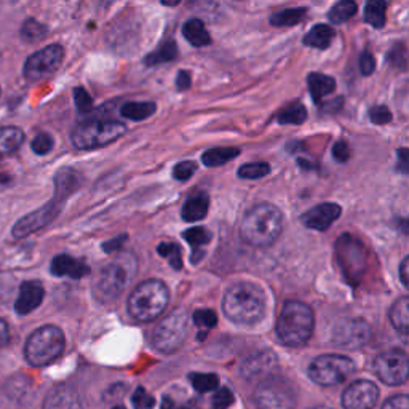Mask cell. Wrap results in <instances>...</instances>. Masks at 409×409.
Returning <instances> with one entry per match:
<instances>
[{
    "label": "cell",
    "mask_w": 409,
    "mask_h": 409,
    "mask_svg": "<svg viewBox=\"0 0 409 409\" xmlns=\"http://www.w3.org/2000/svg\"><path fill=\"white\" fill-rule=\"evenodd\" d=\"M223 309L233 323L256 325L266 313V294L258 285L237 282L226 291Z\"/></svg>",
    "instance_id": "6da1fadb"
},
{
    "label": "cell",
    "mask_w": 409,
    "mask_h": 409,
    "mask_svg": "<svg viewBox=\"0 0 409 409\" xmlns=\"http://www.w3.org/2000/svg\"><path fill=\"white\" fill-rule=\"evenodd\" d=\"M283 214L272 203L254 204L245 214L240 226V235L251 247L264 248L282 235Z\"/></svg>",
    "instance_id": "7a4b0ae2"
},
{
    "label": "cell",
    "mask_w": 409,
    "mask_h": 409,
    "mask_svg": "<svg viewBox=\"0 0 409 409\" xmlns=\"http://www.w3.org/2000/svg\"><path fill=\"white\" fill-rule=\"evenodd\" d=\"M315 315L306 302L286 301L277 320V336L288 347H302L312 337Z\"/></svg>",
    "instance_id": "3957f363"
},
{
    "label": "cell",
    "mask_w": 409,
    "mask_h": 409,
    "mask_svg": "<svg viewBox=\"0 0 409 409\" xmlns=\"http://www.w3.org/2000/svg\"><path fill=\"white\" fill-rule=\"evenodd\" d=\"M169 302V290L162 280H145L128 299V312L138 321H152L165 312Z\"/></svg>",
    "instance_id": "277c9868"
},
{
    "label": "cell",
    "mask_w": 409,
    "mask_h": 409,
    "mask_svg": "<svg viewBox=\"0 0 409 409\" xmlns=\"http://www.w3.org/2000/svg\"><path fill=\"white\" fill-rule=\"evenodd\" d=\"M64 344H66L64 335L58 326H42V328L34 331L27 339L25 347L26 360L29 361V365L37 368L50 365L63 353Z\"/></svg>",
    "instance_id": "5b68a950"
},
{
    "label": "cell",
    "mask_w": 409,
    "mask_h": 409,
    "mask_svg": "<svg viewBox=\"0 0 409 409\" xmlns=\"http://www.w3.org/2000/svg\"><path fill=\"white\" fill-rule=\"evenodd\" d=\"M126 128L117 120H90L72 131V143L77 149L90 150L114 143L124 136Z\"/></svg>",
    "instance_id": "8992f818"
},
{
    "label": "cell",
    "mask_w": 409,
    "mask_h": 409,
    "mask_svg": "<svg viewBox=\"0 0 409 409\" xmlns=\"http://www.w3.org/2000/svg\"><path fill=\"white\" fill-rule=\"evenodd\" d=\"M189 331V317L184 309H174L152 331V346L159 352L173 353L183 347Z\"/></svg>",
    "instance_id": "52a82bcc"
},
{
    "label": "cell",
    "mask_w": 409,
    "mask_h": 409,
    "mask_svg": "<svg viewBox=\"0 0 409 409\" xmlns=\"http://www.w3.org/2000/svg\"><path fill=\"white\" fill-rule=\"evenodd\" d=\"M355 372V363L344 355H320L309 366V377L321 387L346 382Z\"/></svg>",
    "instance_id": "ba28073f"
},
{
    "label": "cell",
    "mask_w": 409,
    "mask_h": 409,
    "mask_svg": "<svg viewBox=\"0 0 409 409\" xmlns=\"http://www.w3.org/2000/svg\"><path fill=\"white\" fill-rule=\"evenodd\" d=\"M258 409H296V394L286 379L268 376L254 391Z\"/></svg>",
    "instance_id": "9c48e42d"
},
{
    "label": "cell",
    "mask_w": 409,
    "mask_h": 409,
    "mask_svg": "<svg viewBox=\"0 0 409 409\" xmlns=\"http://www.w3.org/2000/svg\"><path fill=\"white\" fill-rule=\"evenodd\" d=\"M372 371L387 385H401L409 377V355L403 350H387L372 361Z\"/></svg>",
    "instance_id": "30bf717a"
},
{
    "label": "cell",
    "mask_w": 409,
    "mask_h": 409,
    "mask_svg": "<svg viewBox=\"0 0 409 409\" xmlns=\"http://www.w3.org/2000/svg\"><path fill=\"white\" fill-rule=\"evenodd\" d=\"M64 60V48L53 44L45 46L27 58L25 64V77L27 82H40L53 75Z\"/></svg>",
    "instance_id": "8fae6325"
},
{
    "label": "cell",
    "mask_w": 409,
    "mask_h": 409,
    "mask_svg": "<svg viewBox=\"0 0 409 409\" xmlns=\"http://www.w3.org/2000/svg\"><path fill=\"white\" fill-rule=\"evenodd\" d=\"M128 282L126 268L115 262L103 267L93 283V296L101 302H112L122 294Z\"/></svg>",
    "instance_id": "7c38bea8"
},
{
    "label": "cell",
    "mask_w": 409,
    "mask_h": 409,
    "mask_svg": "<svg viewBox=\"0 0 409 409\" xmlns=\"http://www.w3.org/2000/svg\"><path fill=\"white\" fill-rule=\"evenodd\" d=\"M371 339V326L361 318L342 320L332 331V344L341 349L355 350L368 344Z\"/></svg>",
    "instance_id": "4fadbf2b"
},
{
    "label": "cell",
    "mask_w": 409,
    "mask_h": 409,
    "mask_svg": "<svg viewBox=\"0 0 409 409\" xmlns=\"http://www.w3.org/2000/svg\"><path fill=\"white\" fill-rule=\"evenodd\" d=\"M337 259L344 273L350 280H358L366 267V254L360 242L352 235H342L336 245Z\"/></svg>",
    "instance_id": "5bb4252c"
},
{
    "label": "cell",
    "mask_w": 409,
    "mask_h": 409,
    "mask_svg": "<svg viewBox=\"0 0 409 409\" xmlns=\"http://www.w3.org/2000/svg\"><path fill=\"white\" fill-rule=\"evenodd\" d=\"M61 204L63 202L55 198V200H51L50 203L44 204L42 208H39L36 212H32L31 214H27L22 219H20L13 227L15 238H25L27 235H31V233L40 231L42 227L48 226L51 221L60 214Z\"/></svg>",
    "instance_id": "9a60e30c"
},
{
    "label": "cell",
    "mask_w": 409,
    "mask_h": 409,
    "mask_svg": "<svg viewBox=\"0 0 409 409\" xmlns=\"http://www.w3.org/2000/svg\"><path fill=\"white\" fill-rule=\"evenodd\" d=\"M379 400L377 385L371 381H355L344 390V409H372Z\"/></svg>",
    "instance_id": "2e32d148"
},
{
    "label": "cell",
    "mask_w": 409,
    "mask_h": 409,
    "mask_svg": "<svg viewBox=\"0 0 409 409\" xmlns=\"http://www.w3.org/2000/svg\"><path fill=\"white\" fill-rule=\"evenodd\" d=\"M341 207L337 203H321L302 214V224L313 231H326L341 216Z\"/></svg>",
    "instance_id": "e0dca14e"
},
{
    "label": "cell",
    "mask_w": 409,
    "mask_h": 409,
    "mask_svg": "<svg viewBox=\"0 0 409 409\" xmlns=\"http://www.w3.org/2000/svg\"><path fill=\"white\" fill-rule=\"evenodd\" d=\"M277 368V356L271 350L249 355L242 363L240 372L247 379L262 377V381L271 376V372Z\"/></svg>",
    "instance_id": "ac0fdd59"
},
{
    "label": "cell",
    "mask_w": 409,
    "mask_h": 409,
    "mask_svg": "<svg viewBox=\"0 0 409 409\" xmlns=\"http://www.w3.org/2000/svg\"><path fill=\"white\" fill-rule=\"evenodd\" d=\"M45 290L39 282H25L20 288V296L15 302V311L21 315H27L42 304Z\"/></svg>",
    "instance_id": "d6986e66"
},
{
    "label": "cell",
    "mask_w": 409,
    "mask_h": 409,
    "mask_svg": "<svg viewBox=\"0 0 409 409\" xmlns=\"http://www.w3.org/2000/svg\"><path fill=\"white\" fill-rule=\"evenodd\" d=\"M42 409H84L80 396L67 385H58L45 396Z\"/></svg>",
    "instance_id": "ffe728a7"
},
{
    "label": "cell",
    "mask_w": 409,
    "mask_h": 409,
    "mask_svg": "<svg viewBox=\"0 0 409 409\" xmlns=\"http://www.w3.org/2000/svg\"><path fill=\"white\" fill-rule=\"evenodd\" d=\"M51 273L58 277H71V278H84L90 273V267L85 264L84 261L67 254L55 256L51 261Z\"/></svg>",
    "instance_id": "44dd1931"
},
{
    "label": "cell",
    "mask_w": 409,
    "mask_h": 409,
    "mask_svg": "<svg viewBox=\"0 0 409 409\" xmlns=\"http://www.w3.org/2000/svg\"><path fill=\"white\" fill-rule=\"evenodd\" d=\"M82 184V174L77 169L72 168H63L55 178V190H56V200L63 202L75 190L79 189Z\"/></svg>",
    "instance_id": "7402d4cb"
},
{
    "label": "cell",
    "mask_w": 409,
    "mask_h": 409,
    "mask_svg": "<svg viewBox=\"0 0 409 409\" xmlns=\"http://www.w3.org/2000/svg\"><path fill=\"white\" fill-rule=\"evenodd\" d=\"M209 208V197L204 192H197L190 195L183 204V219L187 223H195L202 221L208 214Z\"/></svg>",
    "instance_id": "603a6c76"
},
{
    "label": "cell",
    "mask_w": 409,
    "mask_h": 409,
    "mask_svg": "<svg viewBox=\"0 0 409 409\" xmlns=\"http://www.w3.org/2000/svg\"><path fill=\"white\" fill-rule=\"evenodd\" d=\"M25 141V133L18 126H4L0 128V159L13 154L21 148Z\"/></svg>",
    "instance_id": "cb8c5ba5"
},
{
    "label": "cell",
    "mask_w": 409,
    "mask_h": 409,
    "mask_svg": "<svg viewBox=\"0 0 409 409\" xmlns=\"http://www.w3.org/2000/svg\"><path fill=\"white\" fill-rule=\"evenodd\" d=\"M183 34L187 39V42L194 46H207L212 44V36L207 31L203 22L197 18L189 20L183 27Z\"/></svg>",
    "instance_id": "d4e9b609"
},
{
    "label": "cell",
    "mask_w": 409,
    "mask_h": 409,
    "mask_svg": "<svg viewBox=\"0 0 409 409\" xmlns=\"http://www.w3.org/2000/svg\"><path fill=\"white\" fill-rule=\"evenodd\" d=\"M332 39H335V29L326 25H317L304 37V45L318 50H326L331 45Z\"/></svg>",
    "instance_id": "484cf974"
},
{
    "label": "cell",
    "mask_w": 409,
    "mask_h": 409,
    "mask_svg": "<svg viewBox=\"0 0 409 409\" xmlns=\"http://www.w3.org/2000/svg\"><path fill=\"white\" fill-rule=\"evenodd\" d=\"M390 321L396 331L409 335V296L400 297L390 309Z\"/></svg>",
    "instance_id": "4316f807"
},
{
    "label": "cell",
    "mask_w": 409,
    "mask_h": 409,
    "mask_svg": "<svg viewBox=\"0 0 409 409\" xmlns=\"http://www.w3.org/2000/svg\"><path fill=\"white\" fill-rule=\"evenodd\" d=\"M309 89H311V93L315 101L320 103L325 96H328L335 91L336 80L330 77V75L313 72L309 75Z\"/></svg>",
    "instance_id": "83f0119b"
},
{
    "label": "cell",
    "mask_w": 409,
    "mask_h": 409,
    "mask_svg": "<svg viewBox=\"0 0 409 409\" xmlns=\"http://www.w3.org/2000/svg\"><path fill=\"white\" fill-rule=\"evenodd\" d=\"M240 154V150L237 148H214L204 152L202 155V162L209 168L221 167L224 163L231 162L232 159H235Z\"/></svg>",
    "instance_id": "f1b7e54d"
},
{
    "label": "cell",
    "mask_w": 409,
    "mask_h": 409,
    "mask_svg": "<svg viewBox=\"0 0 409 409\" xmlns=\"http://www.w3.org/2000/svg\"><path fill=\"white\" fill-rule=\"evenodd\" d=\"M306 15H307L306 8H288L273 13L271 22L277 27H291L297 25V22H301L306 18Z\"/></svg>",
    "instance_id": "f546056e"
},
{
    "label": "cell",
    "mask_w": 409,
    "mask_h": 409,
    "mask_svg": "<svg viewBox=\"0 0 409 409\" xmlns=\"http://www.w3.org/2000/svg\"><path fill=\"white\" fill-rule=\"evenodd\" d=\"M157 110V106L154 103H126L125 106H122V115L126 117L130 120L141 122L149 119V117Z\"/></svg>",
    "instance_id": "4dcf8cb0"
},
{
    "label": "cell",
    "mask_w": 409,
    "mask_h": 409,
    "mask_svg": "<svg viewBox=\"0 0 409 409\" xmlns=\"http://www.w3.org/2000/svg\"><path fill=\"white\" fill-rule=\"evenodd\" d=\"M178 56V46L173 40H167L165 44H162L159 48L145 58V64L148 66H157V64H163V63H169L173 61L174 58Z\"/></svg>",
    "instance_id": "1f68e13d"
},
{
    "label": "cell",
    "mask_w": 409,
    "mask_h": 409,
    "mask_svg": "<svg viewBox=\"0 0 409 409\" xmlns=\"http://www.w3.org/2000/svg\"><path fill=\"white\" fill-rule=\"evenodd\" d=\"M385 11H387V4L381 0H372L366 4L365 8V21L372 27L381 29L385 26Z\"/></svg>",
    "instance_id": "d6a6232c"
},
{
    "label": "cell",
    "mask_w": 409,
    "mask_h": 409,
    "mask_svg": "<svg viewBox=\"0 0 409 409\" xmlns=\"http://www.w3.org/2000/svg\"><path fill=\"white\" fill-rule=\"evenodd\" d=\"M306 119H307V110L301 103L290 104V106L285 108L277 117V120L280 122V124H286V125L288 124L301 125L302 122H306Z\"/></svg>",
    "instance_id": "836d02e7"
},
{
    "label": "cell",
    "mask_w": 409,
    "mask_h": 409,
    "mask_svg": "<svg viewBox=\"0 0 409 409\" xmlns=\"http://www.w3.org/2000/svg\"><path fill=\"white\" fill-rule=\"evenodd\" d=\"M356 13V4L352 0H342V2L336 4L335 7L330 10V20L335 25H341V22L349 21Z\"/></svg>",
    "instance_id": "e575fe53"
},
{
    "label": "cell",
    "mask_w": 409,
    "mask_h": 409,
    "mask_svg": "<svg viewBox=\"0 0 409 409\" xmlns=\"http://www.w3.org/2000/svg\"><path fill=\"white\" fill-rule=\"evenodd\" d=\"M159 254L162 258L168 259L169 266H171L174 271H181L183 268V251H181V247L176 243H162L159 245Z\"/></svg>",
    "instance_id": "d590c367"
},
{
    "label": "cell",
    "mask_w": 409,
    "mask_h": 409,
    "mask_svg": "<svg viewBox=\"0 0 409 409\" xmlns=\"http://www.w3.org/2000/svg\"><path fill=\"white\" fill-rule=\"evenodd\" d=\"M190 382L194 385V389L200 394H208L218 389L219 377L216 374H204V372H195L190 374Z\"/></svg>",
    "instance_id": "8d00e7d4"
},
{
    "label": "cell",
    "mask_w": 409,
    "mask_h": 409,
    "mask_svg": "<svg viewBox=\"0 0 409 409\" xmlns=\"http://www.w3.org/2000/svg\"><path fill=\"white\" fill-rule=\"evenodd\" d=\"M183 237L186 238L187 242L190 243V247L194 248L195 253H197L198 248L204 247V245H207L209 240H212V233H209L207 229H204V227H192V229L186 231L183 233Z\"/></svg>",
    "instance_id": "74e56055"
},
{
    "label": "cell",
    "mask_w": 409,
    "mask_h": 409,
    "mask_svg": "<svg viewBox=\"0 0 409 409\" xmlns=\"http://www.w3.org/2000/svg\"><path fill=\"white\" fill-rule=\"evenodd\" d=\"M271 173V167L268 163L264 162H256V163H247L240 169H238V176L242 179H259L264 178Z\"/></svg>",
    "instance_id": "f35d334b"
},
{
    "label": "cell",
    "mask_w": 409,
    "mask_h": 409,
    "mask_svg": "<svg viewBox=\"0 0 409 409\" xmlns=\"http://www.w3.org/2000/svg\"><path fill=\"white\" fill-rule=\"evenodd\" d=\"M46 36V27L36 20H27L21 27V37L26 42H39Z\"/></svg>",
    "instance_id": "ab89813d"
},
{
    "label": "cell",
    "mask_w": 409,
    "mask_h": 409,
    "mask_svg": "<svg viewBox=\"0 0 409 409\" xmlns=\"http://www.w3.org/2000/svg\"><path fill=\"white\" fill-rule=\"evenodd\" d=\"M194 321L197 326H202L204 330L214 328L218 325V315L209 309H200V311L194 312Z\"/></svg>",
    "instance_id": "60d3db41"
},
{
    "label": "cell",
    "mask_w": 409,
    "mask_h": 409,
    "mask_svg": "<svg viewBox=\"0 0 409 409\" xmlns=\"http://www.w3.org/2000/svg\"><path fill=\"white\" fill-rule=\"evenodd\" d=\"M31 148L37 155L48 154V152L53 149V138L46 133H39L37 136L34 138Z\"/></svg>",
    "instance_id": "b9f144b4"
},
{
    "label": "cell",
    "mask_w": 409,
    "mask_h": 409,
    "mask_svg": "<svg viewBox=\"0 0 409 409\" xmlns=\"http://www.w3.org/2000/svg\"><path fill=\"white\" fill-rule=\"evenodd\" d=\"M389 63L394 67L398 69H405L408 64V50L405 48V45H395L394 48L389 51Z\"/></svg>",
    "instance_id": "7bdbcfd3"
},
{
    "label": "cell",
    "mask_w": 409,
    "mask_h": 409,
    "mask_svg": "<svg viewBox=\"0 0 409 409\" xmlns=\"http://www.w3.org/2000/svg\"><path fill=\"white\" fill-rule=\"evenodd\" d=\"M235 396H233L231 389H219L213 396V409H227L233 405Z\"/></svg>",
    "instance_id": "ee69618b"
},
{
    "label": "cell",
    "mask_w": 409,
    "mask_h": 409,
    "mask_svg": "<svg viewBox=\"0 0 409 409\" xmlns=\"http://www.w3.org/2000/svg\"><path fill=\"white\" fill-rule=\"evenodd\" d=\"M74 99H75V106H77V109L82 114L90 112V110L93 109V99L90 96V93L85 89L77 86V89L74 90Z\"/></svg>",
    "instance_id": "f6af8a7d"
},
{
    "label": "cell",
    "mask_w": 409,
    "mask_h": 409,
    "mask_svg": "<svg viewBox=\"0 0 409 409\" xmlns=\"http://www.w3.org/2000/svg\"><path fill=\"white\" fill-rule=\"evenodd\" d=\"M155 405L154 396L149 395L143 387H139L133 395V406L134 409H150Z\"/></svg>",
    "instance_id": "bcb514c9"
},
{
    "label": "cell",
    "mask_w": 409,
    "mask_h": 409,
    "mask_svg": "<svg viewBox=\"0 0 409 409\" xmlns=\"http://www.w3.org/2000/svg\"><path fill=\"white\" fill-rule=\"evenodd\" d=\"M370 119H371L372 124L385 125L391 120V112L387 106H374L370 110Z\"/></svg>",
    "instance_id": "7dc6e473"
},
{
    "label": "cell",
    "mask_w": 409,
    "mask_h": 409,
    "mask_svg": "<svg viewBox=\"0 0 409 409\" xmlns=\"http://www.w3.org/2000/svg\"><path fill=\"white\" fill-rule=\"evenodd\" d=\"M197 165L194 162H181L178 163L176 167H174V171H173V176L176 178L178 181H187L192 174L195 173Z\"/></svg>",
    "instance_id": "c3c4849f"
},
{
    "label": "cell",
    "mask_w": 409,
    "mask_h": 409,
    "mask_svg": "<svg viewBox=\"0 0 409 409\" xmlns=\"http://www.w3.org/2000/svg\"><path fill=\"white\" fill-rule=\"evenodd\" d=\"M382 409H409L408 395H395L384 403Z\"/></svg>",
    "instance_id": "681fc988"
},
{
    "label": "cell",
    "mask_w": 409,
    "mask_h": 409,
    "mask_svg": "<svg viewBox=\"0 0 409 409\" xmlns=\"http://www.w3.org/2000/svg\"><path fill=\"white\" fill-rule=\"evenodd\" d=\"M360 69L363 75H371L374 72V69H376V60H374V56L370 51H363V53H361Z\"/></svg>",
    "instance_id": "f907efd6"
},
{
    "label": "cell",
    "mask_w": 409,
    "mask_h": 409,
    "mask_svg": "<svg viewBox=\"0 0 409 409\" xmlns=\"http://www.w3.org/2000/svg\"><path fill=\"white\" fill-rule=\"evenodd\" d=\"M332 155L337 162H347L350 159V148L346 141H337L332 145Z\"/></svg>",
    "instance_id": "816d5d0a"
},
{
    "label": "cell",
    "mask_w": 409,
    "mask_h": 409,
    "mask_svg": "<svg viewBox=\"0 0 409 409\" xmlns=\"http://www.w3.org/2000/svg\"><path fill=\"white\" fill-rule=\"evenodd\" d=\"M396 157H398V162H396V171H400L403 174H409V149H398L396 150Z\"/></svg>",
    "instance_id": "f5cc1de1"
},
{
    "label": "cell",
    "mask_w": 409,
    "mask_h": 409,
    "mask_svg": "<svg viewBox=\"0 0 409 409\" xmlns=\"http://www.w3.org/2000/svg\"><path fill=\"white\" fill-rule=\"evenodd\" d=\"M125 240H126V235L112 238V240H109L103 245V249L106 251V253H115V251H119L122 247H124Z\"/></svg>",
    "instance_id": "db71d44e"
},
{
    "label": "cell",
    "mask_w": 409,
    "mask_h": 409,
    "mask_svg": "<svg viewBox=\"0 0 409 409\" xmlns=\"http://www.w3.org/2000/svg\"><path fill=\"white\" fill-rule=\"evenodd\" d=\"M176 86L179 90H187L190 86V74L187 71H179L176 79Z\"/></svg>",
    "instance_id": "11a10c76"
},
{
    "label": "cell",
    "mask_w": 409,
    "mask_h": 409,
    "mask_svg": "<svg viewBox=\"0 0 409 409\" xmlns=\"http://www.w3.org/2000/svg\"><path fill=\"white\" fill-rule=\"evenodd\" d=\"M400 278L403 285H405V288L409 290V256L405 258V261L401 262L400 266Z\"/></svg>",
    "instance_id": "9f6ffc18"
},
{
    "label": "cell",
    "mask_w": 409,
    "mask_h": 409,
    "mask_svg": "<svg viewBox=\"0 0 409 409\" xmlns=\"http://www.w3.org/2000/svg\"><path fill=\"white\" fill-rule=\"evenodd\" d=\"M10 341V331H8V325L0 318V347H5Z\"/></svg>",
    "instance_id": "6f0895ef"
},
{
    "label": "cell",
    "mask_w": 409,
    "mask_h": 409,
    "mask_svg": "<svg viewBox=\"0 0 409 409\" xmlns=\"http://www.w3.org/2000/svg\"><path fill=\"white\" fill-rule=\"evenodd\" d=\"M173 409H195V405H194V401H192V403H187L186 406H181V408H178L176 405H174Z\"/></svg>",
    "instance_id": "680465c9"
},
{
    "label": "cell",
    "mask_w": 409,
    "mask_h": 409,
    "mask_svg": "<svg viewBox=\"0 0 409 409\" xmlns=\"http://www.w3.org/2000/svg\"><path fill=\"white\" fill-rule=\"evenodd\" d=\"M311 409H331V408H326V406H313Z\"/></svg>",
    "instance_id": "91938a15"
},
{
    "label": "cell",
    "mask_w": 409,
    "mask_h": 409,
    "mask_svg": "<svg viewBox=\"0 0 409 409\" xmlns=\"http://www.w3.org/2000/svg\"><path fill=\"white\" fill-rule=\"evenodd\" d=\"M114 409H125V408H124V406H115Z\"/></svg>",
    "instance_id": "94428289"
}]
</instances>
